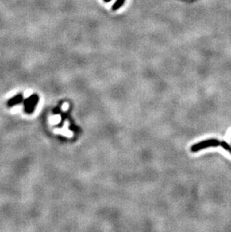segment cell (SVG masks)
<instances>
[{
	"label": "cell",
	"mask_w": 231,
	"mask_h": 232,
	"mask_svg": "<svg viewBox=\"0 0 231 232\" xmlns=\"http://www.w3.org/2000/svg\"><path fill=\"white\" fill-rule=\"evenodd\" d=\"M221 146L224 149H226V150H227L231 153V147L226 142V141H221Z\"/></svg>",
	"instance_id": "cell-2"
},
{
	"label": "cell",
	"mask_w": 231,
	"mask_h": 232,
	"mask_svg": "<svg viewBox=\"0 0 231 232\" xmlns=\"http://www.w3.org/2000/svg\"><path fill=\"white\" fill-rule=\"evenodd\" d=\"M219 145H221V142L219 141L216 140V139H210V140L203 141L198 143V144H194L191 148V150L192 152H197V151L205 149V148L210 147H218Z\"/></svg>",
	"instance_id": "cell-1"
}]
</instances>
